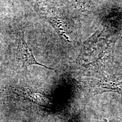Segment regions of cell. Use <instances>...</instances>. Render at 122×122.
<instances>
[{"label": "cell", "instance_id": "6da1fadb", "mask_svg": "<svg viewBox=\"0 0 122 122\" xmlns=\"http://www.w3.org/2000/svg\"><path fill=\"white\" fill-rule=\"evenodd\" d=\"M16 60L24 70H27L30 65H36L44 67L47 69L55 71L53 68L39 63L36 60L31 49L28 46L24 39L23 32H21L18 34L16 40Z\"/></svg>", "mask_w": 122, "mask_h": 122}, {"label": "cell", "instance_id": "7a4b0ae2", "mask_svg": "<svg viewBox=\"0 0 122 122\" xmlns=\"http://www.w3.org/2000/svg\"><path fill=\"white\" fill-rule=\"evenodd\" d=\"M14 93L18 98L28 100L40 106H47L51 104L50 99L40 92L26 89H15Z\"/></svg>", "mask_w": 122, "mask_h": 122}, {"label": "cell", "instance_id": "3957f363", "mask_svg": "<svg viewBox=\"0 0 122 122\" xmlns=\"http://www.w3.org/2000/svg\"><path fill=\"white\" fill-rule=\"evenodd\" d=\"M81 1L82 2H85V0H81Z\"/></svg>", "mask_w": 122, "mask_h": 122}]
</instances>
